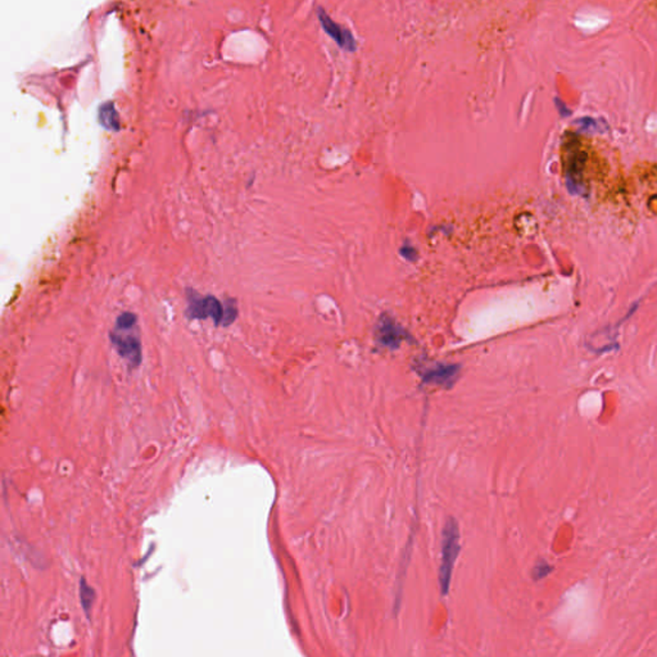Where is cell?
Here are the masks:
<instances>
[{"label": "cell", "mask_w": 657, "mask_h": 657, "mask_svg": "<svg viewBox=\"0 0 657 657\" xmlns=\"http://www.w3.org/2000/svg\"><path fill=\"white\" fill-rule=\"evenodd\" d=\"M442 565L439 570V583L444 596L450 589L452 570L455 561L460 552V530L458 524L453 519H448L443 530V542H442Z\"/></svg>", "instance_id": "1"}, {"label": "cell", "mask_w": 657, "mask_h": 657, "mask_svg": "<svg viewBox=\"0 0 657 657\" xmlns=\"http://www.w3.org/2000/svg\"><path fill=\"white\" fill-rule=\"evenodd\" d=\"M193 314L195 317H207L212 316L214 319H220L222 314L221 305L214 298L197 300L192 305Z\"/></svg>", "instance_id": "7"}, {"label": "cell", "mask_w": 657, "mask_h": 657, "mask_svg": "<svg viewBox=\"0 0 657 657\" xmlns=\"http://www.w3.org/2000/svg\"><path fill=\"white\" fill-rule=\"evenodd\" d=\"M113 343L116 348L121 353L122 357L129 360L131 364L140 362V345L136 339L126 338V336H113Z\"/></svg>", "instance_id": "6"}, {"label": "cell", "mask_w": 657, "mask_h": 657, "mask_svg": "<svg viewBox=\"0 0 657 657\" xmlns=\"http://www.w3.org/2000/svg\"><path fill=\"white\" fill-rule=\"evenodd\" d=\"M80 594H81V603L82 608L85 610L86 614L89 615V610L92 608L94 602V589L87 586L85 579H81L80 583Z\"/></svg>", "instance_id": "8"}, {"label": "cell", "mask_w": 657, "mask_h": 657, "mask_svg": "<svg viewBox=\"0 0 657 657\" xmlns=\"http://www.w3.org/2000/svg\"><path fill=\"white\" fill-rule=\"evenodd\" d=\"M319 20L321 22V26L325 30V32L331 39H334L336 43L340 48L348 50V51H355L356 50V48H357L356 40H355L353 35L350 34V31L344 29L340 25H338L336 22L333 21L322 9L319 11Z\"/></svg>", "instance_id": "4"}, {"label": "cell", "mask_w": 657, "mask_h": 657, "mask_svg": "<svg viewBox=\"0 0 657 657\" xmlns=\"http://www.w3.org/2000/svg\"><path fill=\"white\" fill-rule=\"evenodd\" d=\"M458 372V364H436V367L429 369L422 374V381L426 384L450 386L456 381Z\"/></svg>", "instance_id": "5"}, {"label": "cell", "mask_w": 657, "mask_h": 657, "mask_svg": "<svg viewBox=\"0 0 657 657\" xmlns=\"http://www.w3.org/2000/svg\"><path fill=\"white\" fill-rule=\"evenodd\" d=\"M565 148V175L567 188L572 194L586 195V185L583 181L586 153L580 149L578 142L574 137H572V142L566 143Z\"/></svg>", "instance_id": "2"}, {"label": "cell", "mask_w": 657, "mask_h": 657, "mask_svg": "<svg viewBox=\"0 0 657 657\" xmlns=\"http://www.w3.org/2000/svg\"><path fill=\"white\" fill-rule=\"evenodd\" d=\"M375 336L380 345L389 350H395L400 347L402 340L406 339L407 333L388 314H383L379 320Z\"/></svg>", "instance_id": "3"}]
</instances>
